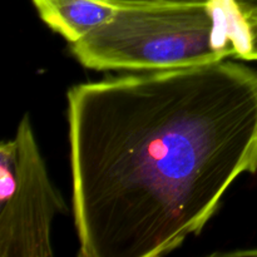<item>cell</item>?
I'll list each match as a JSON object with an SVG mask.
<instances>
[{"instance_id": "obj_1", "label": "cell", "mask_w": 257, "mask_h": 257, "mask_svg": "<svg viewBox=\"0 0 257 257\" xmlns=\"http://www.w3.org/2000/svg\"><path fill=\"white\" fill-rule=\"evenodd\" d=\"M80 257H158L257 172V70L230 58L68 90Z\"/></svg>"}, {"instance_id": "obj_2", "label": "cell", "mask_w": 257, "mask_h": 257, "mask_svg": "<svg viewBox=\"0 0 257 257\" xmlns=\"http://www.w3.org/2000/svg\"><path fill=\"white\" fill-rule=\"evenodd\" d=\"M248 22L235 0L120 7L105 24L70 44L92 70L155 72L208 64L248 52Z\"/></svg>"}, {"instance_id": "obj_3", "label": "cell", "mask_w": 257, "mask_h": 257, "mask_svg": "<svg viewBox=\"0 0 257 257\" xmlns=\"http://www.w3.org/2000/svg\"><path fill=\"white\" fill-rule=\"evenodd\" d=\"M64 212L25 114L0 146V257H52L53 221Z\"/></svg>"}, {"instance_id": "obj_4", "label": "cell", "mask_w": 257, "mask_h": 257, "mask_svg": "<svg viewBox=\"0 0 257 257\" xmlns=\"http://www.w3.org/2000/svg\"><path fill=\"white\" fill-rule=\"evenodd\" d=\"M43 22L69 44L105 24L119 7L104 0H32Z\"/></svg>"}, {"instance_id": "obj_5", "label": "cell", "mask_w": 257, "mask_h": 257, "mask_svg": "<svg viewBox=\"0 0 257 257\" xmlns=\"http://www.w3.org/2000/svg\"><path fill=\"white\" fill-rule=\"evenodd\" d=\"M115 7H157V5L207 4L212 0H104Z\"/></svg>"}, {"instance_id": "obj_6", "label": "cell", "mask_w": 257, "mask_h": 257, "mask_svg": "<svg viewBox=\"0 0 257 257\" xmlns=\"http://www.w3.org/2000/svg\"><path fill=\"white\" fill-rule=\"evenodd\" d=\"M248 52L243 57V60H251L257 62V20L248 22Z\"/></svg>"}, {"instance_id": "obj_7", "label": "cell", "mask_w": 257, "mask_h": 257, "mask_svg": "<svg viewBox=\"0 0 257 257\" xmlns=\"http://www.w3.org/2000/svg\"><path fill=\"white\" fill-rule=\"evenodd\" d=\"M235 3L247 22L257 20V0H235Z\"/></svg>"}, {"instance_id": "obj_8", "label": "cell", "mask_w": 257, "mask_h": 257, "mask_svg": "<svg viewBox=\"0 0 257 257\" xmlns=\"http://www.w3.org/2000/svg\"><path fill=\"white\" fill-rule=\"evenodd\" d=\"M237 255H257V251H246V252H237Z\"/></svg>"}]
</instances>
